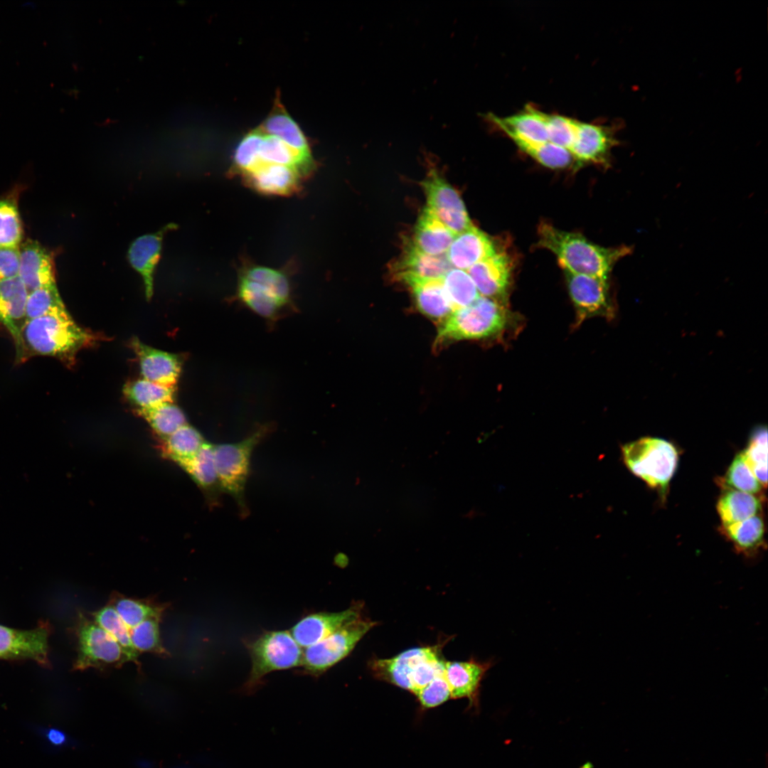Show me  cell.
I'll return each mask as SVG.
<instances>
[{
	"mask_svg": "<svg viewBox=\"0 0 768 768\" xmlns=\"http://www.w3.org/2000/svg\"><path fill=\"white\" fill-rule=\"evenodd\" d=\"M176 768H188V767H183V766H180V767H176Z\"/></svg>",
	"mask_w": 768,
	"mask_h": 768,
	"instance_id": "52",
	"label": "cell"
},
{
	"mask_svg": "<svg viewBox=\"0 0 768 768\" xmlns=\"http://www.w3.org/2000/svg\"><path fill=\"white\" fill-rule=\"evenodd\" d=\"M273 424L256 426L242 440L213 445L215 464L223 492L231 496L240 514L245 517L249 510L245 500V486L250 473V460L255 448L273 430Z\"/></svg>",
	"mask_w": 768,
	"mask_h": 768,
	"instance_id": "3",
	"label": "cell"
},
{
	"mask_svg": "<svg viewBox=\"0 0 768 768\" xmlns=\"http://www.w3.org/2000/svg\"><path fill=\"white\" fill-rule=\"evenodd\" d=\"M578 120L558 114L547 113L548 142L570 151L576 134Z\"/></svg>",
	"mask_w": 768,
	"mask_h": 768,
	"instance_id": "47",
	"label": "cell"
},
{
	"mask_svg": "<svg viewBox=\"0 0 768 768\" xmlns=\"http://www.w3.org/2000/svg\"><path fill=\"white\" fill-rule=\"evenodd\" d=\"M38 732L53 747H63L75 745V741L60 729L54 727L41 728L38 729Z\"/></svg>",
	"mask_w": 768,
	"mask_h": 768,
	"instance_id": "50",
	"label": "cell"
},
{
	"mask_svg": "<svg viewBox=\"0 0 768 768\" xmlns=\"http://www.w3.org/2000/svg\"><path fill=\"white\" fill-rule=\"evenodd\" d=\"M506 305L480 296L470 305L453 311L440 326L435 343L481 339L498 336L508 327Z\"/></svg>",
	"mask_w": 768,
	"mask_h": 768,
	"instance_id": "4",
	"label": "cell"
},
{
	"mask_svg": "<svg viewBox=\"0 0 768 768\" xmlns=\"http://www.w3.org/2000/svg\"><path fill=\"white\" fill-rule=\"evenodd\" d=\"M245 181L257 192L267 195L285 196L296 191L300 174L294 169L274 164H260L243 176Z\"/></svg>",
	"mask_w": 768,
	"mask_h": 768,
	"instance_id": "24",
	"label": "cell"
},
{
	"mask_svg": "<svg viewBox=\"0 0 768 768\" xmlns=\"http://www.w3.org/2000/svg\"><path fill=\"white\" fill-rule=\"evenodd\" d=\"M50 626L40 622L36 628L21 630L0 624V659H28L44 666H50L48 638Z\"/></svg>",
	"mask_w": 768,
	"mask_h": 768,
	"instance_id": "10",
	"label": "cell"
},
{
	"mask_svg": "<svg viewBox=\"0 0 768 768\" xmlns=\"http://www.w3.org/2000/svg\"><path fill=\"white\" fill-rule=\"evenodd\" d=\"M511 140L525 154L550 169L568 167L575 160L569 150L550 142L533 143L516 139Z\"/></svg>",
	"mask_w": 768,
	"mask_h": 768,
	"instance_id": "40",
	"label": "cell"
},
{
	"mask_svg": "<svg viewBox=\"0 0 768 768\" xmlns=\"http://www.w3.org/2000/svg\"><path fill=\"white\" fill-rule=\"evenodd\" d=\"M235 299L264 319L270 326L293 311L265 286L239 277Z\"/></svg>",
	"mask_w": 768,
	"mask_h": 768,
	"instance_id": "21",
	"label": "cell"
},
{
	"mask_svg": "<svg viewBox=\"0 0 768 768\" xmlns=\"http://www.w3.org/2000/svg\"><path fill=\"white\" fill-rule=\"evenodd\" d=\"M760 508L761 503L753 494L734 489L723 493L717 504L723 527L754 516Z\"/></svg>",
	"mask_w": 768,
	"mask_h": 768,
	"instance_id": "29",
	"label": "cell"
},
{
	"mask_svg": "<svg viewBox=\"0 0 768 768\" xmlns=\"http://www.w3.org/2000/svg\"><path fill=\"white\" fill-rule=\"evenodd\" d=\"M239 277L265 286L284 305L296 312L297 308L292 300L290 282L284 272L261 265H250L242 268Z\"/></svg>",
	"mask_w": 768,
	"mask_h": 768,
	"instance_id": "33",
	"label": "cell"
},
{
	"mask_svg": "<svg viewBox=\"0 0 768 768\" xmlns=\"http://www.w3.org/2000/svg\"><path fill=\"white\" fill-rule=\"evenodd\" d=\"M183 467L196 484L215 499L222 493L214 458L213 445L205 442L198 453Z\"/></svg>",
	"mask_w": 768,
	"mask_h": 768,
	"instance_id": "31",
	"label": "cell"
},
{
	"mask_svg": "<svg viewBox=\"0 0 768 768\" xmlns=\"http://www.w3.org/2000/svg\"><path fill=\"white\" fill-rule=\"evenodd\" d=\"M513 267L511 257L501 250L475 264L467 270V272L480 296L506 305Z\"/></svg>",
	"mask_w": 768,
	"mask_h": 768,
	"instance_id": "13",
	"label": "cell"
},
{
	"mask_svg": "<svg viewBox=\"0 0 768 768\" xmlns=\"http://www.w3.org/2000/svg\"><path fill=\"white\" fill-rule=\"evenodd\" d=\"M261 129L280 139L305 161L314 164L307 139L303 132L281 104L279 97L264 121Z\"/></svg>",
	"mask_w": 768,
	"mask_h": 768,
	"instance_id": "25",
	"label": "cell"
},
{
	"mask_svg": "<svg viewBox=\"0 0 768 768\" xmlns=\"http://www.w3.org/2000/svg\"><path fill=\"white\" fill-rule=\"evenodd\" d=\"M723 484L729 489L752 494L759 492L762 486L747 466L742 452L734 458L724 477Z\"/></svg>",
	"mask_w": 768,
	"mask_h": 768,
	"instance_id": "46",
	"label": "cell"
},
{
	"mask_svg": "<svg viewBox=\"0 0 768 768\" xmlns=\"http://www.w3.org/2000/svg\"><path fill=\"white\" fill-rule=\"evenodd\" d=\"M500 250L493 239L472 225L455 235L446 256L452 267L466 270Z\"/></svg>",
	"mask_w": 768,
	"mask_h": 768,
	"instance_id": "19",
	"label": "cell"
},
{
	"mask_svg": "<svg viewBox=\"0 0 768 768\" xmlns=\"http://www.w3.org/2000/svg\"><path fill=\"white\" fill-rule=\"evenodd\" d=\"M265 134L259 127L249 132L240 141L233 156L234 169L238 173L244 176L262 164L260 150Z\"/></svg>",
	"mask_w": 768,
	"mask_h": 768,
	"instance_id": "41",
	"label": "cell"
},
{
	"mask_svg": "<svg viewBox=\"0 0 768 768\" xmlns=\"http://www.w3.org/2000/svg\"><path fill=\"white\" fill-rule=\"evenodd\" d=\"M110 604L129 629L151 617H161L167 608L149 599H137L116 594L111 597Z\"/></svg>",
	"mask_w": 768,
	"mask_h": 768,
	"instance_id": "32",
	"label": "cell"
},
{
	"mask_svg": "<svg viewBox=\"0 0 768 768\" xmlns=\"http://www.w3.org/2000/svg\"><path fill=\"white\" fill-rule=\"evenodd\" d=\"M92 341L93 336L79 326L67 309L55 311L25 323L16 350V361L44 356L73 364L76 353Z\"/></svg>",
	"mask_w": 768,
	"mask_h": 768,
	"instance_id": "1",
	"label": "cell"
},
{
	"mask_svg": "<svg viewBox=\"0 0 768 768\" xmlns=\"http://www.w3.org/2000/svg\"><path fill=\"white\" fill-rule=\"evenodd\" d=\"M244 644L251 659L242 688L247 694L255 693L268 673L301 665L303 651L289 631H266Z\"/></svg>",
	"mask_w": 768,
	"mask_h": 768,
	"instance_id": "5",
	"label": "cell"
},
{
	"mask_svg": "<svg viewBox=\"0 0 768 768\" xmlns=\"http://www.w3.org/2000/svg\"><path fill=\"white\" fill-rule=\"evenodd\" d=\"M363 607V603L356 602L341 612L309 614L297 622L290 633L301 647L306 648L361 617Z\"/></svg>",
	"mask_w": 768,
	"mask_h": 768,
	"instance_id": "14",
	"label": "cell"
},
{
	"mask_svg": "<svg viewBox=\"0 0 768 768\" xmlns=\"http://www.w3.org/2000/svg\"><path fill=\"white\" fill-rule=\"evenodd\" d=\"M455 235L426 207L415 225L410 244L425 254L443 255L447 252Z\"/></svg>",
	"mask_w": 768,
	"mask_h": 768,
	"instance_id": "27",
	"label": "cell"
},
{
	"mask_svg": "<svg viewBox=\"0 0 768 768\" xmlns=\"http://www.w3.org/2000/svg\"><path fill=\"white\" fill-rule=\"evenodd\" d=\"M74 633L77 641L75 671L122 666L128 659L117 640L92 618L80 612Z\"/></svg>",
	"mask_w": 768,
	"mask_h": 768,
	"instance_id": "8",
	"label": "cell"
},
{
	"mask_svg": "<svg viewBox=\"0 0 768 768\" xmlns=\"http://www.w3.org/2000/svg\"><path fill=\"white\" fill-rule=\"evenodd\" d=\"M745 460L752 472L764 486L767 483V432L757 429L752 434L747 449L742 452Z\"/></svg>",
	"mask_w": 768,
	"mask_h": 768,
	"instance_id": "45",
	"label": "cell"
},
{
	"mask_svg": "<svg viewBox=\"0 0 768 768\" xmlns=\"http://www.w3.org/2000/svg\"><path fill=\"white\" fill-rule=\"evenodd\" d=\"M28 292L18 277L0 281V324L12 336L16 350L21 329L26 322V304Z\"/></svg>",
	"mask_w": 768,
	"mask_h": 768,
	"instance_id": "22",
	"label": "cell"
},
{
	"mask_svg": "<svg viewBox=\"0 0 768 768\" xmlns=\"http://www.w3.org/2000/svg\"><path fill=\"white\" fill-rule=\"evenodd\" d=\"M22 236L16 203L10 198L0 199V247H19Z\"/></svg>",
	"mask_w": 768,
	"mask_h": 768,
	"instance_id": "44",
	"label": "cell"
},
{
	"mask_svg": "<svg viewBox=\"0 0 768 768\" xmlns=\"http://www.w3.org/2000/svg\"><path fill=\"white\" fill-rule=\"evenodd\" d=\"M442 282L453 311L470 305L480 297L474 282L465 270L452 268L443 277Z\"/></svg>",
	"mask_w": 768,
	"mask_h": 768,
	"instance_id": "36",
	"label": "cell"
},
{
	"mask_svg": "<svg viewBox=\"0 0 768 768\" xmlns=\"http://www.w3.org/2000/svg\"><path fill=\"white\" fill-rule=\"evenodd\" d=\"M137 765L139 768H154V763L144 759H139L137 762Z\"/></svg>",
	"mask_w": 768,
	"mask_h": 768,
	"instance_id": "51",
	"label": "cell"
},
{
	"mask_svg": "<svg viewBox=\"0 0 768 768\" xmlns=\"http://www.w3.org/2000/svg\"><path fill=\"white\" fill-rule=\"evenodd\" d=\"M19 247H0V281L18 276Z\"/></svg>",
	"mask_w": 768,
	"mask_h": 768,
	"instance_id": "49",
	"label": "cell"
},
{
	"mask_svg": "<svg viewBox=\"0 0 768 768\" xmlns=\"http://www.w3.org/2000/svg\"><path fill=\"white\" fill-rule=\"evenodd\" d=\"M626 466L652 488L665 489L678 464V454L670 442L643 437L622 446Z\"/></svg>",
	"mask_w": 768,
	"mask_h": 768,
	"instance_id": "6",
	"label": "cell"
},
{
	"mask_svg": "<svg viewBox=\"0 0 768 768\" xmlns=\"http://www.w3.org/2000/svg\"><path fill=\"white\" fill-rule=\"evenodd\" d=\"M91 617L96 623L117 640L128 661L134 663L139 671L141 667L138 661L139 653L132 644L129 629L114 608L108 603L100 609L92 613Z\"/></svg>",
	"mask_w": 768,
	"mask_h": 768,
	"instance_id": "34",
	"label": "cell"
},
{
	"mask_svg": "<svg viewBox=\"0 0 768 768\" xmlns=\"http://www.w3.org/2000/svg\"><path fill=\"white\" fill-rule=\"evenodd\" d=\"M415 695L421 705L426 708L438 706L451 698L450 689L444 673L435 677Z\"/></svg>",
	"mask_w": 768,
	"mask_h": 768,
	"instance_id": "48",
	"label": "cell"
},
{
	"mask_svg": "<svg viewBox=\"0 0 768 768\" xmlns=\"http://www.w3.org/2000/svg\"><path fill=\"white\" fill-rule=\"evenodd\" d=\"M402 282L409 286L418 309L426 316L443 319L453 311L442 279H407Z\"/></svg>",
	"mask_w": 768,
	"mask_h": 768,
	"instance_id": "28",
	"label": "cell"
},
{
	"mask_svg": "<svg viewBox=\"0 0 768 768\" xmlns=\"http://www.w3.org/2000/svg\"><path fill=\"white\" fill-rule=\"evenodd\" d=\"M486 119L511 139L533 143L548 142L547 113L527 105L522 111L506 117L487 114Z\"/></svg>",
	"mask_w": 768,
	"mask_h": 768,
	"instance_id": "18",
	"label": "cell"
},
{
	"mask_svg": "<svg viewBox=\"0 0 768 768\" xmlns=\"http://www.w3.org/2000/svg\"><path fill=\"white\" fill-rule=\"evenodd\" d=\"M427 208L454 234L473 225L459 193L434 170L423 181Z\"/></svg>",
	"mask_w": 768,
	"mask_h": 768,
	"instance_id": "9",
	"label": "cell"
},
{
	"mask_svg": "<svg viewBox=\"0 0 768 768\" xmlns=\"http://www.w3.org/2000/svg\"><path fill=\"white\" fill-rule=\"evenodd\" d=\"M494 660L479 661L473 658L466 661H446L444 677L449 685L451 698H466L476 705L481 682Z\"/></svg>",
	"mask_w": 768,
	"mask_h": 768,
	"instance_id": "20",
	"label": "cell"
},
{
	"mask_svg": "<svg viewBox=\"0 0 768 768\" xmlns=\"http://www.w3.org/2000/svg\"><path fill=\"white\" fill-rule=\"evenodd\" d=\"M377 624L361 617L306 647L300 665L302 671L314 676L324 673L346 658Z\"/></svg>",
	"mask_w": 768,
	"mask_h": 768,
	"instance_id": "7",
	"label": "cell"
},
{
	"mask_svg": "<svg viewBox=\"0 0 768 768\" xmlns=\"http://www.w3.org/2000/svg\"><path fill=\"white\" fill-rule=\"evenodd\" d=\"M18 277L28 292L56 285L55 267L50 253L37 241L28 240L19 246Z\"/></svg>",
	"mask_w": 768,
	"mask_h": 768,
	"instance_id": "16",
	"label": "cell"
},
{
	"mask_svg": "<svg viewBox=\"0 0 768 768\" xmlns=\"http://www.w3.org/2000/svg\"><path fill=\"white\" fill-rule=\"evenodd\" d=\"M576 311L575 325L595 316L609 314L608 279L564 272Z\"/></svg>",
	"mask_w": 768,
	"mask_h": 768,
	"instance_id": "12",
	"label": "cell"
},
{
	"mask_svg": "<svg viewBox=\"0 0 768 768\" xmlns=\"http://www.w3.org/2000/svg\"><path fill=\"white\" fill-rule=\"evenodd\" d=\"M452 268L446 255H430L410 243L396 264L395 273L402 282L407 279H442Z\"/></svg>",
	"mask_w": 768,
	"mask_h": 768,
	"instance_id": "26",
	"label": "cell"
},
{
	"mask_svg": "<svg viewBox=\"0 0 768 768\" xmlns=\"http://www.w3.org/2000/svg\"><path fill=\"white\" fill-rule=\"evenodd\" d=\"M175 228L176 225L169 224L156 233L140 236L129 248V262L142 277L147 299L153 295L154 274L160 258L164 235Z\"/></svg>",
	"mask_w": 768,
	"mask_h": 768,
	"instance_id": "23",
	"label": "cell"
},
{
	"mask_svg": "<svg viewBox=\"0 0 768 768\" xmlns=\"http://www.w3.org/2000/svg\"><path fill=\"white\" fill-rule=\"evenodd\" d=\"M165 439L169 454L182 466L198 453L206 442L201 434L188 424L178 428Z\"/></svg>",
	"mask_w": 768,
	"mask_h": 768,
	"instance_id": "39",
	"label": "cell"
},
{
	"mask_svg": "<svg viewBox=\"0 0 768 768\" xmlns=\"http://www.w3.org/2000/svg\"><path fill=\"white\" fill-rule=\"evenodd\" d=\"M724 529L735 548L744 553L751 554L762 543L764 526L758 516L724 526Z\"/></svg>",
	"mask_w": 768,
	"mask_h": 768,
	"instance_id": "37",
	"label": "cell"
},
{
	"mask_svg": "<svg viewBox=\"0 0 768 768\" xmlns=\"http://www.w3.org/2000/svg\"><path fill=\"white\" fill-rule=\"evenodd\" d=\"M615 128L578 120L575 137L570 149L575 160L602 166L609 164L612 149L619 144Z\"/></svg>",
	"mask_w": 768,
	"mask_h": 768,
	"instance_id": "15",
	"label": "cell"
},
{
	"mask_svg": "<svg viewBox=\"0 0 768 768\" xmlns=\"http://www.w3.org/2000/svg\"><path fill=\"white\" fill-rule=\"evenodd\" d=\"M138 412L154 430L165 439L187 424L183 412L173 402H164L150 408L138 409Z\"/></svg>",
	"mask_w": 768,
	"mask_h": 768,
	"instance_id": "38",
	"label": "cell"
},
{
	"mask_svg": "<svg viewBox=\"0 0 768 768\" xmlns=\"http://www.w3.org/2000/svg\"><path fill=\"white\" fill-rule=\"evenodd\" d=\"M537 245L552 252L564 272L609 279L615 264L630 255L632 249L622 245L605 247L596 245L582 235L567 232L541 223L538 229Z\"/></svg>",
	"mask_w": 768,
	"mask_h": 768,
	"instance_id": "2",
	"label": "cell"
},
{
	"mask_svg": "<svg viewBox=\"0 0 768 768\" xmlns=\"http://www.w3.org/2000/svg\"><path fill=\"white\" fill-rule=\"evenodd\" d=\"M131 345L137 356L144 379L168 387H176L181 370V357L150 347L137 338L132 340Z\"/></svg>",
	"mask_w": 768,
	"mask_h": 768,
	"instance_id": "17",
	"label": "cell"
},
{
	"mask_svg": "<svg viewBox=\"0 0 768 768\" xmlns=\"http://www.w3.org/2000/svg\"><path fill=\"white\" fill-rule=\"evenodd\" d=\"M260 159L261 163L290 167L301 176L310 174L314 166V164L305 161L280 139L267 134L260 146Z\"/></svg>",
	"mask_w": 768,
	"mask_h": 768,
	"instance_id": "30",
	"label": "cell"
},
{
	"mask_svg": "<svg viewBox=\"0 0 768 768\" xmlns=\"http://www.w3.org/2000/svg\"><path fill=\"white\" fill-rule=\"evenodd\" d=\"M449 640V638L433 646L412 648L390 658L371 659L370 669L375 678L411 692L412 680L421 665L442 650Z\"/></svg>",
	"mask_w": 768,
	"mask_h": 768,
	"instance_id": "11",
	"label": "cell"
},
{
	"mask_svg": "<svg viewBox=\"0 0 768 768\" xmlns=\"http://www.w3.org/2000/svg\"><path fill=\"white\" fill-rule=\"evenodd\" d=\"M176 388L162 385L146 379L127 383L124 393L138 409H146L166 402H173Z\"/></svg>",
	"mask_w": 768,
	"mask_h": 768,
	"instance_id": "35",
	"label": "cell"
},
{
	"mask_svg": "<svg viewBox=\"0 0 768 768\" xmlns=\"http://www.w3.org/2000/svg\"><path fill=\"white\" fill-rule=\"evenodd\" d=\"M66 309L57 285L37 289L28 293L26 320L29 321L55 311Z\"/></svg>",
	"mask_w": 768,
	"mask_h": 768,
	"instance_id": "43",
	"label": "cell"
},
{
	"mask_svg": "<svg viewBox=\"0 0 768 768\" xmlns=\"http://www.w3.org/2000/svg\"><path fill=\"white\" fill-rule=\"evenodd\" d=\"M161 619V617H151L129 629L132 644L139 654L150 652L161 656L169 655L160 638Z\"/></svg>",
	"mask_w": 768,
	"mask_h": 768,
	"instance_id": "42",
	"label": "cell"
}]
</instances>
